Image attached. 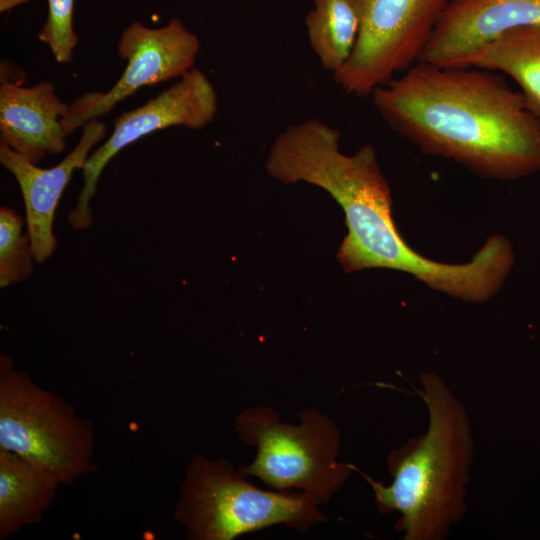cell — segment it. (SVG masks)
<instances>
[{"label": "cell", "mask_w": 540, "mask_h": 540, "mask_svg": "<svg viewBox=\"0 0 540 540\" xmlns=\"http://www.w3.org/2000/svg\"><path fill=\"white\" fill-rule=\"evenodd\" d=\"M371 96L388 126L426 154L490 179L540 171V120L493 71L417 62Z\"/></svg>", "instance_id": "obj_1"}, {"label": "cell", "mask_w": 540, "mask_h": 540, "mask_svg": "<svg viewBox=\"0 0 540 540\" xmlns=\"http://www.w3.org/2000/svg\"><path fill=\"white\" fill-rule=\"evenodd\" d=\"M429 424L388 456L393 481L386 486L362 474L381 513L399 512L405 540H441L466 513V485L473 460L467 412L444 380L420 375Z\"/></svg>", "instance_id": "obj_2"}, {"label": "cell", "mask_w": 540, "mask_h": 540, "mask_svg": "<svg viewBox=\"0 0 540 540\" xmlns=\"http://www.w3.org/2000/svg\"><path fill=\"white\" fill-rule=\"evenodd\" d=\"M320 506L301 491L259 489L225 458L195 454L173 514L190 540H232L277 524L307 531L326 521Z\"/></svg>", "instance_id": "obj_3"}, {"label": "cell", "mask_w": 540, "mask_h": 540, "mask_svg": "<svg viewBox=\"0 0 540 540\" xmlns=\"http://www.w3.org/2000/svg\"><path fill=\"white\" fill-rule=\"evenodd\" d=\"M298 418V424L282 422L265 406L240 412L234 420L236 434L256 448V456L238 470L273 490L301 491L324 505L349 479L352 464L338 460L340 433L326 414L307 407Z\"/></svg>", "instance_id": "obj_4"}, {"label": "cell", "mask_w": 540, "mask_h": 540, "mask_svg": "<svg viewBox=\"0 0 540 540\" xmlns=\"http://www.w3.org/2000/svg\"><path fill=\"white\" fill-rule=\"evenodd\" d=\"M0 448L72 485L94 473L95 430L53 391L0 356Z\"/></svg>", "instance_id": "obj_5"}, {"label": "cell", "mask_w": 540, "mask_h": 540, "mask_svg": "<svg viewBox=\"0 0 540 540\" xmlns=\"http://www.w3.org/2000/svg\"><path fill=\"white\" fill-rule=\"evenodd\" d=\"M449 0H360L353 51L333 79L345 92L371 95L419 62Z\"/></svg>", "instance_id": "obj_6"}, {"label": "cell", "mask_w": 540, "mask_h": 540, "mask_svg": "<svg viewBox=\"0 0 540 540\" xmlns=\"http://www.w3.org/2000/svg\"><path fill=\"white\" fill-rule=\"evenodd\" d=\"M218 109L215 88L201 70L192 68L178 81L144 105L123 112L114 121L112 133L90 153L83 168V187L68 215L74 230L92 224L90 202L102 171L110 160L128 145L146 135L174 126L197 130L212 123Z\"/></svg>", "instance_id": "obj_7"}, {"label": "cell", "mask_w": 540, "mask_h": 540, "mask_svg": "<svg viewBox=\"0 0 540 540\" xmlns=\"http://www.w3.org/2000/svg\"><path fill=\"white\" fill-rule=\"evenodd\" d=\"M199 49L197 35L181 19H171L159 28L133 22L117 44L119 56L126 61L123 73L107 92L86 93L70 105L63 121L66 134L110 112L143 87L180 78L195 67Z\"/></svg>", "instance_id": "obj_8"}, {"label": "cell", "mask_w": 540, "mask_h": 540, "mask_svg": "<svg viewBox=\"0 0 540 540\" xmlns=\"http://www.w3.org/2000/svg\"><path fill=\"white\" fill-rule=\"evenodd\" d=\"M82 128L77 145L51 168L38 167L0 142V162L19 185L25 205L27 233L38 263L45 262L57 247L54 217L73 172L83 168L91 150L106 137V126L98 119L89 120Z\"/></svg>", "instance_id": "obj_9"}, {"label": "cell", "mask_w": 540, "mask_h": 540, "mask_svg": "<svg viewBox=\"0 0 540 540\" xmlns=\"http://www.w3.org/2000/svg\"><path fill=\"white\" fill-rule=\"evenodd\" d=\"M540 26V0H449L419 62L459 67L501 34Z\"/></svg>", "instance_id": "obj_10"}, {"label": "cell", "mask_w": 540, "mask_h": 540, "mask_svg": "<svg viewBox=\"0 0 540 540\" xmlns=\"http://www.w3.org/2000/svg\"><path fill=\"white\" fill-rule=\"evenodd\" d=\"M50 82L22 86L8 80L0 85V142L32 163L66 146L63 121L69 113Z\"/></svg>", "instance_id": "obj_11"}, {"label": "cell", "mask_w": 540, "mask_h": 540, "mask_svg": "<svg viewBox=\"0 0 540 540\" xmlns=\"http://www.w3.org/2000/svg\"><path fill=\"white\" fill-rule=\"evenodd\" d=\"M61 485L54 474L0 448V539L40 523Z\"/></svg>", "instance_id": "obj_12"}, {"label": "cell", "mask_w": 540, "mask_h": 540, "mask_svg": "<svg viewBox=\"0 0 540 540\" xmlns=\"http://www.w3.org/2000/svg\"><path fill=\"white\" fill-rule=\"evenodd\" d=\"M459 67L508 75L519 85L527 109L540 120V26L501 34L465 58Z\"/></svg>", "instance_id": "obj_13"}, {"label": "cell", "mask_w": 540, "mask_h": 540, "mask_svg": "<svg viewBox=\"0 0 540 540\" xmlns=\"http://www.w3.org/2000/svg\"><path fill=\"white\" fill-rule=\"evenodd\" d=\"M305 18L308 40L321 66L334 74L351 55L361 26L360 0H313Z\"/></svg>", "instance_id": "obj_14"}, {"label": "cell", "mask_w": 540, "mask_h": 540, "mask_svg": "<svg viewBox=\"0 0 540 540\" xmlns=\"http://www.w3.org/2000/svg\"><path fill=\"white\" fill-rule=\"evenodd\" d=\"M24 219L14 209L0 208V286L28 278L35 260Z\"/></svg>", "instance_id": "obj_15"}, {"label": "cell", "mask_w": 540, "mask_h": 540, "mask_svg": "<svg viewBox=\"0 0 540 540\" xmlns=\"http://www.w3.org/2000/svg\"><path fill=\"white\" fill-rule=\"evenodd\" d=\"M75 0H47L48 14L38 38L47 44L59 63L71 61L78 43L73 26Z\"/></svg>", "instance_id": "obj_16"}, {"label": "cell", "mask_w": 540, "mask_h": 540, "mask_svg": "<svg viewBox=\"0 0 540 540\" xmlns=\"http://www.w3.org/2000/svg\"><path fill=\"white\" fill-rule=\"evenodd\" d=\"M30 0H0V11H8L18 5L24 4Z\"/></svg>", "instance_id": "obj_17"}]
</instances>
